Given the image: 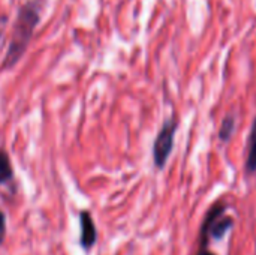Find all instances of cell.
I'll return each instance as SVG.
<instances>
[{
  "label": "cell",
  "instance_id": "obj_7",
  "mask_svg": "<svg viewBox=\"0 0 256 255\" xmlns=\"http://www.w3.org/2000/svg\"><path fill=\"white\" fill-rule=\"evenodd\" d=\"M12 177H14V171H12L9 155L0 149V185L8 183Z\"/></svg>",
  "mask_w": 256,
  "mask_h": 255
},
{
  "label": "cell",
  "instance_id": "obj_1",
  "mask_svg": "<svg viewBox=\"0 0 256 255\" xmlns=\"http://www.w3.org/2000/svg\"><path fill=\"white\" fill-rule=\"evenodd\" d=\"M39 11H40V8L38 6V3L34 0L27 2L20 8L15 23L12 26L10 44L8 47V51H6V56H4V60L2 65L3 69H9V68L15 66L16 62L22 57L24 51L28 47L32 36H33L34 27L39 23Z\"/></svg>",
  "mask_w": 256,
  "mask_h": 255
},
{
  "label": "cell",
  "instance_id": "obj_8",
  "mask_svg": "<svg viewBox=\"0 0 256 255\" xmlns=\"http://www.w3.org/2000/svg\"><path fill=\"white\" fill-rule=\"evenodd\" d=\"M4 236H6V218H4V213L0 210V245L4 240Z\"/></svg>",
  "mask_w": 256,
  "mask_h": 255
},
{
  "label": "cell",
  "instance_id": "obj_6",
  "mask_svg": "<svg viewBox=\"0 0 256 255\" xmlns=\"http://www.w3.org/2000/svg\"><path fill=\"white\" fill-rule=\"evenodd\" d=\"M234 131H236V116L228 114V116L224 117V120L220 123V128H219V140L222 143H228L232 138Z\"/></svg>",
  "mask_w": 256,
  "mask_h": 255
},
{
  "label": "cell",
  "instance_id": "obj_9",
  "mask_svg": "<svg viewBox=\"0 0 256 255\" xmlns=\"http://www.w3.org/2000/svg\"><path fill=\"white\" fill-rule=\"evenodd\" d=\"M196 255H216V254H213V252L207 248V249H198Z\"/></svg>",
  "mask_w": 256,
  "mask_h": 255
},
{
  "label": "cell",
  "instance_id": "obj_4",
  "mask_svg": "<svg viewBox=\"0 0 256 255\" xmlns=\"http://www.w3.org/2000/svg\"><path fill=\"white\" fill-rule=\"evenodd\" d=\"M80 243L81 246L88 251L94 246L96 239H98V231H96V225L93 222V218L90 215V212L82 210L80 213Z\"/></svg>",
  "mask_w": 256,
  "mask_h": 255
},
{
  "label": "cell",
  "instance_id": "obj_3",
  "mask_svg": "<svg viewBox=\"0 0 256 255\" xmlns=\"http://www.w3.org/2000/svg\"><path fill=\"white\" fill-rule=\"evenodd\" d=\"M177 129H178V119L177 116H171L164 122L162 128L156 135V140L153 143V162L159 170H164L172 153Z\"/></svg>",
  "mask_w": 256,
  "mask_h": 255
},
{
  "label": "cell",
  "instance_id": "obj_10",
  "mask_svg": "<svg viewBox=\"0 0 256 255\" xmlns=\"http://www.w3.org/2000/svg\"><path fill=\"white\" fill-rule=\"evenodd\" d=\"M0 38H2V32H0Z\"/></svg>",
  "mask_w": 256,
  "mask_h": 255
},
{
  "label": "cell",
  "instance_id": "obj_5",
  "mask_svg": "<svg viewBox=\"0 0 256 255\" xmlns=\"http://www.w3.org/2000/svg\"><path fill=\"white\" fill-rule=\"evenodd\" d=\"M244 171L248 176L256 174V117L252 123L250 134L246 143V159H244Z\"/></svg>",
  "mask_w": 256,
  "mask_h": 255
},
{
  "label": "cell",
  "instance_id": "obj_2",
  "mask_svg": "<svg viewBox=\"0 0 256 255\" xmlns=\"http://www.w3.org/2000/svg\"><path fill=\"white\" fill-rule=\"evenodd\" d=\"M228 204L225 201H218L207 212L201 228H200V249H207L210 240H220L234 225V219L225 215Z\"/></svg>",
  "mask_w": 256,
  "mask_h": 255
}]
</instances>
